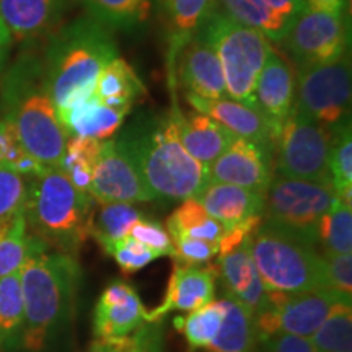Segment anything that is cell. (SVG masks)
Masks as SVG:
<instances>
[{"instance_id":"cell-21","label":"cell","mask_w":352,"mask_h":352,"mask_svg":"<svg viewBox=\"0 0 352 352\" xmlns=\"http://www.w3.org/2000/svg\"><path fill=\"white\" fill-rule=\"evenodd\" d=\"M250 236L235 248L219 254L217 276L222 279L226 297L243 305L254 318L267 303V292L253 261Z\"/></svg>"},{"instance_id":"cell-34","label":"cell","mask_w":352,"mask_h":352,"mask_svg":"<svg viewBox=\"0 0 352 352\" xmlns=\"http://www.w3.org/2000/svg\"><path fill=\"white\" fill-rule=\"evenodd\" d=\"M310 341L318 352H352V302L334 303Z\"/></svg>"},{"instance_id":"cell-35","label":"cell","mask_w":352,"mask_h":352,"mask_svg":"<svg viewBox=\"0 0 352 352\" xmlns=\"http://www.w3.org/2000/svg\"><path fill=\"white\" fill-rule=\"evenodd\" d=\"M316 245L323 246V253H352V204L336 197L318 222Z\"/></svg>"},{"instance_id":"cell-10","label":"cell","mask_w":352,"mask_h":352,"mask_svg":"<svg viewBox=\"0 0 352 352\" xmlns=\"http://www.w3.org/2000/svg\"><path fill=\"white\" fill-rule=\"evenodd\" d=\"M352 74L349 54L329 64L298 69L294 108L328 129L351 121Z\"/></svg>"},{"instance_id":"cell-36","label":"cell","mask_w":352,"mask_h":352,"mask_svg":"<svg viewBox=\"0 0 352 352\" xmlns=\"http://www.w3.org/2000/svg\"><path fill=\"white\" fill-rule=\"evenodd\" d=\"M142 212L129 202H107L100 204V210L94 215V232L91 239L96 240L101 248L113 243V241L124 239L129 233V228L134 226Z\"/></svg>"},{"instance_id":"cell-24","label":"cell","mask_w":352,"mask_h":352,"mask_svg":"<svg viewBox=\"0 0 352 352\" xmlns=\"http://www.w3.org/2000/svg\"><path fill=\"white\" fill-rule=\"evenodd\" d=\"M173 109L179 142L189 155L208 168L236 139L235 134L208 114L199 111L183 113L176 103H173Z\"/></svg>"},{"instance_id":"cell-28","label":"cell","mask_w":352,"mask_h":352,"mask_svg":"<svg viewBox=\"0 0 352 352\" xmlns=\"http://www.w3.org/2000/svg\"><path fill=\"white\" fill-rule=\"evenodd\" d=\"M212 8L236 23L259 30L267 39L277 43H280L290 25L263 0H214Z\"/></svg>"},{"instance_id":"cell-3","label":"cell","mask_w":352,"mask_h":352,"mask_svg":"<svg viewBox=\"0 0 352 352\" xmlns=\"http://www.w3.org/2000/svg\"><path fill=\"white\" fill-rule=\"evenodd\" d=\"M116 139L157 199H196L209 184L208 166L189 155L179 142L173 107L162 118L134 122Z\"/></svg>"},{"instance_id":"cell-32","label":"cell","mask_w":352,"mask_h":352,"mask_svg":"<svg viewBox=\"0 0 352 352\" xmlns=\"http://www.w3.org/2000/svg\"><path fill=\"white\" fill-rule=\"evenodd\" d=\"M101 142L103 140L78 138V135H69L67 142H65L59 168L69 176L70 182L80 191L88 192V188H90L95 166L100 158Z\"/></svg>"},{"instance_id":"cell-25","label":"cell","mask_w":352,"mask_h":352,"mask_svg":"<svg viewBox=\"0 0 352 352\" xmlns=\"http://www.w3.org/2000/svg\"><path fill=\"white\" fill-rule=\"evenodd\" d=\"M94 94L101 103L129 114L147 90L131 64L118 56L95 78Z\"/></svg>"},{"instance_id":"cell-14","label":"cell","mask_w":352,"mask_h":352,"mask_svg":"<svg viewBox=\"0 0 352 352\" xmlns=\"http://www.w3.org/2000/svg\"><path fill=\"white\" fill-rule=\"evenodd\" d=\"M272 148L236 138L209 166V183H226L266 192L272 182Z\"/></svg>"},{"instance_id":"cell-42","label":"cell","mask_w":352,"mask_h":352,"mask_svg":"<svg viewBox=\"0 0 352 352\" xmlns=\"http://www.w3.org/2000/svg\"><path fill=\"white\" fill-rule=\"evenodd\" d=\"M28 195V176L0 166V222L23 212Z\"/></svg>"},{"instance_id":"cell-31","label":"cell","mask_w":352,"mask_h":352,"mask_svg":"<svg viewBox=\"0 0 352 352\" xmlns=\"http://www.w3.org/2000/svg\"><path fill=\"white\" fill-rule=\"evenodd\" d=\"M226 316V300H212L204 307L189 311L186 316L175 318L173 324L184 334L189 349H206L217 336Z\"/></svg>"},{"instance_id":"cell-4","label":"cell","mask_w":352,"mask_h":352,"mask_svg":"<svg viewBox=\"0 0 352 352\" xmlns=\"http://www.w3.org/2000/svg\"><path fill=\"white\" fill-rule=\"evenodd\" d=\"M23 214L32 235L54 252L76 258L91 239L95 201L60 168H46L28 178Z\"/></svg>"},{"instance_id":"cell-30","label":"cell","mask_w":352,"mask_h":352,"mask_svg":"<svg viewBox=\"0 0 352 352\" xmlns=\"http://www.w3.org/2000/svg\"><path fill=\"white\" fill-rule=\"evenodd\" d=\"M87 15L111 30H134L148 19L152 0H80Z\"/></svg>"},{"instance_id":"cell-37","label":"cell","mask_w":352,"mask_h":352,"mask_svg":"<svg viewBox=\"0 0 352 352\" xmlns=\"http://www.w3.org/2000/svg\"><path fill=\"white\" fill-rule=\"evenodd\" d=\"M329 182L336 196L352 204V132L351 121L333 132L329 151Z\"/></svg>"},{"instance_id":"cell-17","label":"cell","mask_w":352,"mask_h":352,"mask_svg":"<svg viewBox=\"0 0 352 352\" xmlns=\"http://www.w3.org/2000/svg\"><path fill=\"white\" fill-rule=\"evenodd\" d=\"M70 0H0V20L13 41L33 44L63 25Z\"/></svg>"},{"instance_id":"cell-46","label":"cell","mask_w":352,"mask_h":352,"mask_svg":"<svg viewBox=\"0 0 352 352\" xmlns=\"http://www.w3.org/2000/svg\"><path fill=\"white\" fill-rule=\"evenodd\" d=\"M259 352H318L310 338L294 336V334L277 333L258 341Z\"/></svg>"},{"instance_id":"cell-13","label":"cell","mask_w":352,"mask_h":352,"mask_svg":"<svg viewBox=\"0 0 352 352\" xmlns=\"http://www.w3.org/2000/svg\"><path fill=\"white\" fill-rule=\"evenodd\" d=\"M88 195L94 197L96 204L107 202H151L157 196L147 186L144 176L126 152V148L118 142L116 138L101 142L98 164L95 166Z\"/></svg>"},{"instance_id":"cell-27","label":"cell","mask_w":352,"mask_h":352,"mask_svg":"<svg viewBox=\"0 0 352 352\" xmlns=\"http://www.w3.org/2000/svg\"><path fill=\"white\" fill-rule=\"evenodd\" d=\"M226 300V316L217 336L206 347L208 352H254L256 349V331L253 316L243 305L230 297Z\"/></svg>"},{"instance_id":"cell-44","label":"cell","mask_w":352,"mask_h":352,"mask_svg":"<svg viewBox=\"0 0 352 352\" xmlns=\"http://www.w3.org/2000/svg\"><path fill=\"white\" fill-rule=\"evenodd\" d=\"M324 285L340 296L351 298L352 294V253H323Z\"/></svg>"},{"instance_id":"cell-18","label":"cell","mask_w":352,"mask_h":352,"mask_svg":"<svg viewBox=\"0 0 352 352\" xmlns=\"http://www.w3.org/2000/svg\"><path fill=\"white\" fill-rule=\"evenodd\" d=\"M94 83L77 90L57 108V114L67 135L107 140L116 134L127 113L101 103L94 94Z\"/></svg>"},{"instance_id":"cell-16","label":"cell","mask_w":352,"mask_h":352,"mask_svg":"<svg viewBox=\"0 0 352 352\" xmlns=\"http://www.w3.org/2000/svg\"><path fill=\"white\" fill-rule=\"evenodd\" d=\"M217 266H186L175 263L166 294L160 305L147 310L145 323H160L171 311H195L212 302L215 296Z\"/></svg>"},{"instance_id":"cell-41","label":"cell","mask_w":352,"mask_h":352,"mask_svg":"<svg viewBox=\"0 0 352 352\" xmlns=\"http://www.w3.org/2000/svg\"><path fill=\"white\" fill-rule=\"evenodd\" d=\"M103 250L108 256H113L118 266L121 267V271L124 274H134L140 270H144L145 266L155 261L157 258H160L153 250L145 246L140 241L134 240L132 236L126 235L124 239H120L113 243L104 246Z\"/></svg>"},{"instance_id":"cell-22","label":"cell","mask_w":352,"mask_h":352,"mask_svg":"<svg viewBox=\"0 0 352 352\" xmlns=\"http://www.w3.org/2000/svg\"><path fill=\"white\" fill-rule=\"evenodd\" d=\"M184 98L195 111L208 114L209 118L226 126L236 138L264 145V147L272 148L274 145V135H272L270 122L256 107L241 103L230 96L210 100L192 94H184Z\"/></svg>"},{"instance_id":"cell-5","label":"cell","mask_w":352,"mask_h":352,"mask_svg":"<svg viewBox=\"0 0 352 352\" xmlns=\"http://www.w3.org/2000/svg\"><path fill=\"white\" fill-rule=\"evenodd\" d=\"M118 57L113 30L90 15L60 25L47 38L41 56L44 78L56 108L83 87L91 85L101 69Z\"/></svg>"},{"instance_id":"cell-1","label":"cell","mask_w":352,"mask_h":352,"mask_svg":"<svg viewBox=\"0 0 352 352\" xmlns=\"http://www.w3.org/2000/svg\"><path fill=\"white\" fill-rule=\"evenodd\" d=\"M0 111L26 152L44 168H59L67 132L47 90L41 56L25 51L0 80Z\"/></svg>"},{"instance_id":"cell-49","label":"cell","mask_w":352,"mask_h":352,"mask_svg":"<svg viewBox=\"0 0 352 352\" xmlns=\"http://www.w3.org/2000/svg\"><path fill=\"white\" fill-rule=\"evenodd\" d=\"M12 44L13 39L10 36V33H8L6 25L2 23V20H0V77H2L3 70L7 69V60L8 56H10Z\"/></svg>"},{"instance_id":"cell-39","label":"cell","mask_w":352,"mask_h":352,"mask_svg":"<svg viewBox=\"0 0 352 352\" xmlns=\"http://www.w3.org/2000/svg\"><path fill=\"white\" fill-rule=\"evenodd\" d=\"M88 352H162L160 327L144 323L126 336L95 338Z\"/></svg>"},{"instance_id":"cell-47","label":"cell","mask_w":352,"mask_h":352,"mask_svg":"<svg viewBox=\"0 0 352 352\" xmlns=\"http://www.w3.org/2000/svg\"><path fill=\"white\" fill-rule=\"evenodd\" d=\"M263 2L287 21H292L294 16L305 7V0H263Z\"/></svg>"},{"instance_id":"cell-8","label":"cell","mask_w":352,"mask_h":352,"mask_svg":"<svg viewBox=\"0 0 352 352\" xmlns=\"http://www.w3.org/2000/svg\"><path fill=\"white\" fill-rule=\"evenodd\" d=\"M336 197L331 183L274 175L264 192V226L315 248L318 222Z\"/></svg>"},{"instance_id":"cell-29","label":"cell","mask_w":352,"mask_h":352,"mask_svg":"<svg viewBox=\"0 0 352 352\" xmlns=\"http://www.w3.org/2000/svg\"><path fill=\"white\" fill-rule=\"evenodd\" d=\"M25 324L20 271L0 279V349L21 344Z\"/></svg>"},{"instance_id":"cell-6","label":"cell","mask_w":352,"mask_h":352,"mask_svg":"<svg viewBox=\"0 0 352 352\" xmlns=\"http://www.w3.org/2000/svg\"><path fill=\"white\" fill-rule=\"evenodd\" d=\"M197 36L204 39L217 54L226 78L227 95L256 107L254 88L272 50L270 39L259 30L236 23L214 8Z\"/></svg>"},{"instance_id":"cell-43","label":"cell","mask_w":352,"mask_h":352,"mask_svg":"<svg viewBox=\"0 0 352 352\" xmlns=\"http://www.w3.org/2000/svg\"><path fill=\"white\" fill-rule=\"evenodd\" d=\"M173 245L171 258L175 263L186 264V266H204L209 264L215 256H219V245L210 241L192 239L183 233H168Z\"/></svg>"},{"instance_id":"cell-9","label":"cell","mask_w":352,"mask_h":352,"mask_svg":"<svg viewBox=\"0 0 352 352\" xmlns=\"http://www.w3.org/2000/svg\"><path fill=\"white\" fill-rule=\"evenodd\" d=\"M333 129L294 108L272 145L274 175L284 178L329 182Z\"/></svg>"},{"instance_id":"cell-12","label":"cell","mask_w":352,"mask_h":352,"mask_svg":"<svg viewBox=\"0 0 352 352\" xmlns=\"http://www.w3.org/2000/svg\"><path fill=\"white\" fill-rule=\"evenodd\" d=\"M340 300L351 298L328 289L296 294L267 292V303L253 318L258 341L277 333L310 338L327 318L331 307Z\"/></svg>"},{"instance_id":"cell-20","label":"cell","mask_w":352,"mask_h":352,"mask_svg":"<svg viewBox=\"0 0 352 352\" xmlns=\"http://www.w3.org/2000/svg\"><path fill=\"white\" fill-rule=\"evenodd\" d=\"M147 308L139 294L124 280H113L104 287L95 305V338H118L135 331L145 323Z\"/></svg>"},{"instance_id":"cell-19","label":"cell","mask_w":352,"mask_h":352,"mask_svg":"<svg viewBox=\"0 0 352 352\" xmlns=\"http://www.w3.org/2000/svg\"><path fill=\"white\" fill-rule=\"evenodd\" d=\"M254 96L256 107L270 122L276 140L296 103V76L287 60L274 50H271L263 65Z\"/></svg>"},{"instance_id":"cell-40","label":"cell","mask_w":352,"mask_h":352,"mask_svg":"<svg viewBox=\"0 0 352 352\" xmlns=\"http://www.w3.org/2000/svg\"><path fill=\"white\" fill-rule=\"evenodd\" d=\"M0 166H6L28 178L41 175L46 170L25 151L15 131L2 118H0Z\"/></svg>"},{"instance_id":"cell-33","label":"cell","mask_w":352,"mask_h":352,"mask_svg":"<svg viewBox=\"0 0 352 352\" xmlns=\"http://www.w3.org/2000/svg\"><path fill=\"white\" fill-rule=\"evenodd\" d=\"M165 228L168 233H183L217 245L223 236V227L206 212L197 199L183 201V204L176 208L166 220Z\"/></svg>"},{"instance_id":"cell-45","label":"cell","mask_w":352,"mask_h":352,"mask_svg":"<svg viewBox=\"0 0 352 352\" xmlns=\"http://www.w3.org/2000/svg\"><path fill=\"white\" fill-rule=\"evenodd\" d=\"M127 235L144 243L145 246H148L158 256H171V253H173V245H171L168 232H166V228L160 222L153 219L140 217L129 228Z\"/></svg>"},{"instance_id":"cell-2","label":"cell","mask_w":352,"mask_h":352,"mask_svg":"<svg viewBox=\"0 0 352 352\" xmlns=\"http://www.w3.org/2000/svg\"><path fill=\"white\" fill-rule=\"evenodd\" d=\"M80 266L69 254L54 252L30 233V248L20 267L25 324L21 346L41 352L74 311Z\"/></svg>"},{"instance_id":"cell-38","label":"cell","mask_w":352,"mask_h":352,"mask_svg":"<svg viewBox=\"0 0 352 352\" xmlns=\"http://www.w3.org/2000/svg\"><path fill=\"white\" fill-rule=\"evenodd\" d=\"M30 248V232L25 214L0 222V279L20 271Z\"/></svg>"},{"instance_id":"cell-7","label":"cell","mask_w":352,"mask_h":352,"mask_svg":"<svg viewBox=\"0 0 352 352\" xmlns=\"http://www.w3.org/2000/svg\"><path fill=\"white\" fill-rule=\"evenodd\" d=\"M250 250L266 292L327 289L323 256L314 246L261 223L250 236Z\"/></svg>"},{"instance_id":"cell-23","label":"cell","mask_w":352,"mask_h":352,"mask_svg":"<svg viewBox=\"0 0 352 352\" xmlns=\"http://www.w3.org/2000/svg\"><path fill=\"white\" fill-rule=\"evenodd\" d=\"M210 217H214L223 232L246 223H261L264 195L252 189L226 183H209L196 197Z\"/></svg>"},{"instance_id":"cell-11","label":"cell","mask_w":352,"mask_h":352,"mask_svg":"<svg viewBox=\"0 0 352 352\" xmlns=\"http://www.w3.org/2000/svg\"><path fill=\"white\" fill-rule=\"evenodd\" d=\"M280 43L298 69L340 60L349 54L346 13L318 12L303 7L290 21Z\"/></svg>"},{"instance_id":"cell-15","label":"cell","mask_w":352,"mask_h":352,"mask_svg":"<svg viewBox=\"0 0 352 352\" xmlns=\"http://www.w3.org/2000/svg\"><path fill=\"white\" fill-rule=\"evenodd\" d=\"M168 80L171 88L179 83L184 94L197 95L201 98L214 100L228 96L217 54L197 34L175 56L173 65L168 70Z\"/></svg>"},{"instance_id":"cell-26","label":"cell","mask_w":352,"mask_h":352,"mask_svg":"<svg viewBox=\"0 0 352 352\" xmlns=\"http://www.w3.org/2000/svg\"><path fill=\"white\" fill-rule=\"evenodd\" d=\"M166 30H168V70L173 65L175 56L199 33L201 26L208 20L214 7V0H162Z\"/></svg>"},{"instance_id":"cell-48","label":"cell","mask_w":352,"mask_h":352,"mask_svg":"<svg viewBox=\"0 0 352 352\" xmlns=\"http://www.w3.org/2000/svg\"><path fill=\"white\" fill-rule=\"evenodd\" d=\"M349 0H305V7L310 10L329 12V13H346Z\"/></svg>"}]
</instances>
